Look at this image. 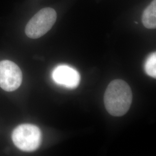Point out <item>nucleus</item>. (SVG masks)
<instances>
[{"label":"nucleus","instance_id":"obj_1","mask_svg":"<svg viewBox=\"0 0 156 156\" xmlns=\"http://www.w3.org/2000/svg\"><path fill=\"white\" fill-rule=\"evenodd\" d=\"M130 87L122 80L116 79L108 85L104 94L106 111L113 116H122L128 112L132 102Z\"/></svg>","mask_w":156,"mask_h":156},{"label":"nucleus","instance_id":"obj_2","mask_svg":"<svg viewBox=\"0 0 156 156\" xmlns=\"http://www.w3.org/2000/svg\"><path fill=\"white\" fill-rule=\"evenodd\" d=\"M12 138L18 149L30 152L36 151L41 144L42 133L35 125L23 124L13 130Z\"/></svg>","mask_w":156,"mask_h":156},{"label":"nucleus","instance_id":"obj_3","mask_svg":"<svg viewBox=\"0 0 156 156\" xmlns=\"http://www.w3.org/2000/svg\"><path fill=\"white\" fill-rule=\"evenodd\" d=\"M56 19L57 13L55 9L51 8L42 9L28 22L25 33L30 38H39L52 28Z\"/></svg>","mask_w":156,"mask_h":156},{"label":"nucleus","instance_id":"obj_4","mask_svg":"<svg viewBox=\"0 0 156 156\" xmlns=\"http://www.w3.org/2000/svg\"><path fill=\"white\" fill-rule=\"evenodd\" d=\"M22 82V73L19 66L9 60L0 62V87L6 91L17 89Z\"/></svg>","mask_w":156,"mask_h":156},{"label":"nucleus","instance_id":"obj_5","mask_svg":"<svg viewBox=\"0 0 156 156\" xmlns=\"http://www.w3.org/2000/svg\"><path fill=\"white\" fill-rule=\"evenodd\" d=\"M51 76L56 83L67 89L77 87L80 82V76L78 71L67 65H60L53 71Z\"/></svg>","mask_w":156,"mask_h":156},{"label":"nucleus","instance_id":"obj_6","mask_svg":"<svg viewBox=\"0 0 156 156\" xmlns=\"http://www.w3.org/2000/svg\"><path fill=\"white\" fill-rule=\"evenodd\" d=\"M142 21L146 28H156V0H153L144 10L142 14Z\"/></svg>","mask_w":156,"mask_h":156},{"label":"nucleus","instance_id":"obj_7","mask_svg":"<svg viewBox=\"0 0 156 156\" xmlns=\"http://www.w3.org/2000/svg\"><path fill=\"white\" fill-rule=\"evenodd\" d=\"M145 71L146 73L152 78H156V53H151L149 56L145 63Z\"/></svg>","mask_w":156,"mask_h":156}]
</instances>
